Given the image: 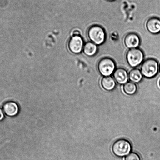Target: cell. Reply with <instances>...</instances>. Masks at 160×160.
<instances>
[{"instance_id":"1","label":"cell","mask_w":160,"mask_h":160,"mask_svg":"<svg viewBox=\"0 0 160 160\" xmlns=\"http://www.w3.org/2000/svg\"><path fill=\"white\" fill-rule=\"evenodd\" d=\"M131 150V145L129 141L125 139H119L113 144L112 150L115 155L122 157L128 154Z\"/></svg>"},{"instance_id":"2","label":"cell","mask_w":160,"mask_h":160,"mask_svg":"<svg viewBox=\"0 0 160 160\" xmlns=\"http://www.w3.org/2000/svg\"><path fill=\"white\" fill-rule=\"evenodd\" d=\"M141 72L143 75L148 78H152L158 73V62L153 59H148L142 63L141 66Z\"/></svg>"},{"instance_id":"3","label":"cell","mask_w":160,"mask_h":160,"mask_svg":"<svg viewBox=\"0 0 160 160\" xmlns=\"http://www.w3.org/2000/svg\"><path fill=\"white\" fill-rule=\"evenodd\" d=\"M88 37L91 41L96 45H101L105 41V34L102 29L99 26H93L88 29Z\"/></svg>"},{"instance_id":"4","label":"cell","mask_w":160,"mask_h":160,"mask_svg":"<svg viewBox=\"0 0 160 160\" xmlns=\"http://www.w3.org/2000/svg\"><path fill=\"white\" fill-rule=\"evenodd\" d=\"M126 58L129 65L134 68L139 66L143 60V53L138 48L131 49L128 51Z\"/></svg>"},{"instance_id":"5","label":"cell","mask_w":160,"mask_h":160,"mask_svg":"<svg viewBox=\"0 0 160 160\" xmlns=\"http://www.w3.org/2000/svg\"><path fill=\"white\" fill-rule=\"evenodd\" d=\"M115 63L112 59L108 58L102 59L98 64V69L102 75L108 77L111 75L115 69Z\"/></svg>"},{"instance_id":"6","label":"cell","mask_w":160,"mask_h":160,"mask_svg":"<svg viewBox=\"0 0 160 160\" xmlns=\"http://www.w3.org/2000/svg\"><path fill=\"white\" fill-rule=\"evenodd\" d=\"M83 40L80 35L72 36L68 43L69 51L74 54L80 53L83 49Z\"/></svg>"},{"instance_id":"7","label":"cell","mask_w":160,"mask_h":160,"mask_svg":"<svg viewBox=\"0 0 160 160\" xmlns=\"http://www.w3.org/2000/svg\"><path fill=\"white\" fill-rule=\"evenodd\" d=\"M140 38L136 34L130 33L126 36L124 43L127 47L130 49L136 48L140 44Z\"/></svg>"},{"instance_id":"8","label":"cell","mask_w":160,"mask_h":160,"mask_svg":"<svg viewBox=\"0 0 160 160\" xmlns=\"http://www.w3.org/2000/svg\"><path fill=\"white\" fill-rule=\"evenodd\" d=\"M3 109L7 115L13 117L19 112V107L16 102L10 101L5 102L3 106Z\"/></svg>"},{"instance_id":"9","label":"cell","mask_w":160,"mask_h":160,"mask_svg":"<svg viewBox=\"0 0 160 160\" xmlns=\"http://www.w3.org/2000/svg\"><path fill=\"white\" fill-rule=\"evenodd\" d=\"M147 30L151 33L156 34L160 32V19L157 18H152L148 20L146 24Z\"/></svg>"},{"instance_id":"10","label":"cell","mask_w":160,"mask_h":160,"mask_svg":"<svg viewBox=\"0 0 160 160\" xmlns=\"http://www.w3.org/2000/svg\"><path fill=\"white\" fill-rule=\"evenodd\" d=\"M113 76L116 81L121 84H124L128 81V73L123 68H119L116 69L114 72Z\"/></svg>"},{"instance_id":"11","label":"cell","mask_w":160,"mask_h":160,"mask_svg":"<svg viewBox=\"0 0 160 160\" xmlns=\"http://www.w3.org/2000/svg\"><path fill=\"white\" fill-rule=\"evenodd\" d=\"M101 84L102 88L108 91L113 90L116 86L115 81L110 76L103 77L102 79Z\"/></svg>"},{"instance_id":"12","label":"cell","mask_w":160,"mask_h":160,"mask_svg":"<svg viewBox=\"0 0 160 160\" xmlns=\"http://www.w3.org/2000/svg\"><path fill=\"white\" fill-rule=\"evenodd\" d=\"M83 52L88 56H93L97 51V46L92 42H88L83 46Z\"/></svg>"},{"instance_id":"13","label":"cell","mask_w":160,"mask_h":160,"mask_svg":"<svg viewBox=\"0 0 160 160\" xmlns=\"http://www.w3.org/2000/svg\"><path fill=\"white\" fill-rule=\"evenodd\" d=\"M128 77L132 82L138 83L142 80V74L139 69H134L130 71Z\"/></svg>"},{"instance_id":"14","label":"cell","mask_w":160,"mask_h":160,"mask_svg":"<svg viewBox=\"0 0 160 160\" xmlns=\"http://www.w3.org/2000/svg\"><path fill=\"white\" fill-rule=\"evenodd\" d=\"M123 90L127 94L131 95L136 92L137 86L133 82H127L124 85Z\"/></svg>"},{"instance_id":"15","label":"cell","mask_w":160,"mask_h":160,"mask_svg":"<svg viewBox=\"0 0 160 160\" xmlns=\"http://www.w3.org/2000/svg\"><path fill=\"white\" fill-rule=\"evenodd\" d=\"M125 160H141V158L138 154L132 152L126 157Z\"/></svg>"},{"instance_id":"16","label":"cell","mask_w":160,"mask_h":160,"mask_svg":"<svg viewBox=\"0 0 160 160\" xmlns=\"http://www.w3.org/2000/svg\"><path fill=\"white\" fill-rule=\"evenodd\" d=\"M80 31L77 29H75V30L73 31L72 35V36H78L80 35Z\"/></svg>"},{"instance_id":"17","label":"cell","mask_w":160,"mask_h":160,"mask_svg":"<svg viewBox=\"0 0 160 160\" xmlns=\"http://www.w3.org/2000/svg\"><path fill=\"white\" fill-rule=\"evenodd\" d=\"M4 118V114L2 110L0 108V121L3 120Z\"/></svg>"},{"instance_id":"18","label":"cell","mask_w":160,"mask_h":160,"mask_svg":"<svg viewBox=\"0 0 160 160\" xmlns=\"http://www.w3.org/2000/svg\"><path fill=\"white\" fill-rule=\"evenodd\" d=\"M108 1H114V0H108Z\"/></svg>"},{"instance_id":"19","label":"cell","mask_w":160,"mask_h":160,"mask_svg":"<svg viewBox=\"0 0 160 160\" xmlns=\"http://www.w3.org/2000/svg\"><path fill=\"white\" fill-rule=\"evenodd\" d=\"M159 85H160V81H159Z\"/></svg>"},{"instance_id":"20","label":"cell","mask_w":160,"mask_h":160,"mask_svg":"<svg viewBox=\"0 0 160 160\" xmlns=\"http://www.w3.org/2000/svg\"><path fill=\"white\" fill-rule=\"evenodd\" d=\"M159 71H160V66H159Z\"/></svg>"}]
</instances>
